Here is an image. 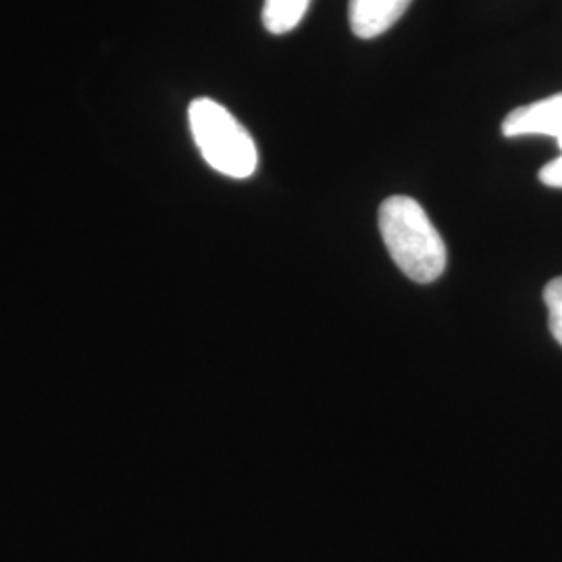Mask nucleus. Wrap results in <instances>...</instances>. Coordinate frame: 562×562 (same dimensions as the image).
<instances>
[{"instance_id":"obj_4","label":"nucleus","mask_w":562,"mask_h":562,"mask_svg":"<svg viewBox=\"0 0 562 562\" xmlns=\"http://www.w3.org/2000/svg\"><path fill=\"white\" fill-rule=\"evenodd\" d=\"M411 2L413 0H350V27L362 41L378 38L401 20Z\"/></svg>"},{"instance_id":"obj_1","label":"nucleus","mask_w":562,"mask_h":562,"mask_svg":"<svg viewBox=\"0 0 562 562\" xmlns=\"http://www.w3.org/2000/svg\"><path fill=\"white\" fill-rule=\"evenodd\" d=\"M380 232L390 257L408 280L436 281L448 262L440 232L415 199L390 196L380 206Z\"/></svg>"},{"instance_id":"obj_2","label":"nucleus","mask_w":562,"mask_h":562,"mask_svg":"<svg viewBox=\"0 0 562 562\" xmlns=\"http://www.w3.org/2000/svg\"><path fill=\"white\" fill-rule=\"evenodd\" d=\"M192 138L204 161L234 180H246L257 171L259 153L250 132L223 104L196 99L188 109Z\"/></svg>"},{"instance_id":"obj_6","label":"nucleus","mask_w":562,"mask_h":562,"mask_svg":"<svg viewBox=\"0 0 562 562\" xmlns=\"http://www.w3.org/2000/svg\"><path fill=\"white\" fill-rule=\"evenodd\" d=\"M543 302L548 308V325L554 340L562 346V278L550 281L543 290Z\"/></svg>"},{"instance_id":"obj_7","label":"nucleus","mask_w":562,"mask_h":562,"mask_svg":"<svg viewBox=\"0 0 562 562\" xmlns=\"http://www.w3.org/2000/svg\"><path fill=\"white\" fill-rule=\"evenodd\" d=\"M540 181L548 188H562V148L559 159L543 165L542 171H540Z\"/></svg>"},{"instance_id":"obj_5","label":"nucleus","mask_w":562,"mask_h":562,"mask_svg":"<svg viewBox=\"0 0 562 562\" xmlns=\"http://www.w3.org/2000/svg\"><path fill=\"white\" fill-rule=\"evenodd\" d=\"M311 0H265L262 23L271 34L292 32L306 15Z\"/></svg>"},{"instance_id":"obj_3","label":"nucleus","mask_w":562,"mask_h":562,"mask_svg":"<svg viewBox=\"0 0 562 562\" xmlns=\"http://www.w3.org/2000/svg\"><path fill=\"white\" fill-rule=\"evenodd\" d=\"M506 138L550 136L562 148V92L510 111L503 121Z\"/></svg>"}]
</instances>
